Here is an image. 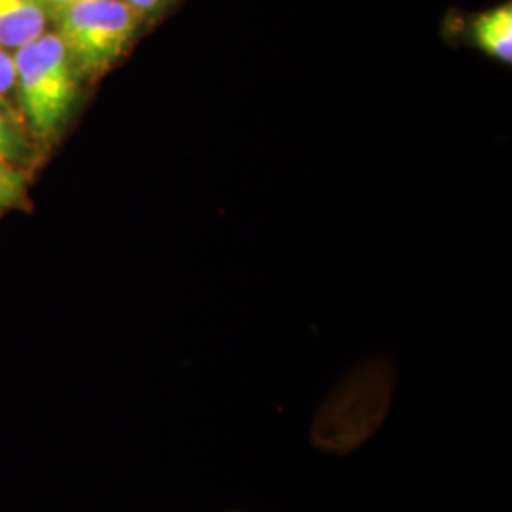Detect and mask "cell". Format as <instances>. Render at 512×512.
<instances>
[{"label": "cell", "mask_w": 512, "mask_h": 512, "mask_svg": "<svg viewBox=\"0 0 512 512\" xmlns=\"http://www.w3.org/2000/svg\"><path fill=\"white\" fill-rule=\"evenodd\" d=\"M27 139L18 124L0 110V158L6 162H16L27 152Z\"/></svg>", "instance_id": "cell-5"}, {"label": "cell", "mask_w": 512, "mask_h": 512, "mask_svg": "<svg viewBox=\"0 0 512 512\" xmlns=\"http://www.w3.org/2000/svg\"><path fill=\"white\" fill-rule=\"evenodd\" d=\"M40 2H42V4H44V6H46V8H48L52 14H54V12H57V10H61L63 6L71 4L73 0H40Z\"/></svg>", "instance_id": "cell-9"}, {"label": "cell", "mask_w": 512, "mask_h": 512, "mask_svg": "<svg viewBox=\"0 0 512 512\" xmlns=\"http://www.w3.org/2000/svg\"><path fill=\"white\" fill-rule=\"evenodd\" d=\"M14 86H16L14 55L0 48V99L12 92Z\"/></svg>", "instance_id": "cell-8"}, {"label": "cell", "mask_w": 512, "mask_h": 512, "mask_svg": "<svg viewBox=\"0 0 512 512\" xmlns=\"http://www.w3.org/2000/svg\"><path fill=\"white\" fill-rule=\"evenodd\" d=\"M25 177L14 165L0 158V209L16 207L25 196Z\"/></svg>", "instance_id": "cell-6"}, {"label": "cell", "mask_w": 512, "mask_h": 512, "mask_svg": "<svg viewBox=\"0 0 512 512\" xmlns=\"http://www.w3.org/2000/svg\"><path fill=\"white\" fill-rule=\"evenodd\" d=\"M52 12L40 0H0V48L14 54L48 31Z\"/></svg>", "instance_id": "cell-3"}, {"label": "cell", "mask_w": 512, "mask_h": 512, "mask_svg": "<svg viewBox=\"0 0 512 512\" xmlns=\"http://www.w3.org/2000/svg\"><path fill=\"white\" fill-rule=\"evenodd\" d=\"M471 38L482 54L503 65L512 61V6L499 4L471 21Z\"/></svg>", "instance_id": "cell-4"}, {"label": "cell", "mask_w": 512, "mask_h": 512, "mask_svg": "<svg viewBox=\"0 0 512 512\" xmlns=\"http://www.w3.org/2000/svg\"><path fill=\"white\" fill-rule=\"evenodd\" d=\"M78 78H99L128 54L145 23L126 0H73L52 14Z\"/></svg>", "instance_id": "cell-1"}, {"label": "cell", "mask_w": 512, "mask_h": 512, "mask_svg": "<svg viewBox=\"0 0 512 512\" xmlns=\"http://www.w3.org/2000/svg\"><path fill=\"white\" fill-rule=\"evenodd\" d=\"M126 2L141 18L148 21L164 14L165 10H169L177 0H126Z\"/></svg>", "instance_id": "cell-7"}, {"label": "cell", "mask_w": 512, "mask_h": 512, "mask_svg": "<svg viewBox=\"0 0 512 512\" xmlns=\"http://www.w3.org/2000/svg\"><path fill=\"white\" fill-rule=\"evenodd\" d=\"M19 103L29 126L42 139H52L71 114L78 74L61 38L46 31L14 52Z\"/></svg>", "instance_id": "cell-2"}]
</instances>
